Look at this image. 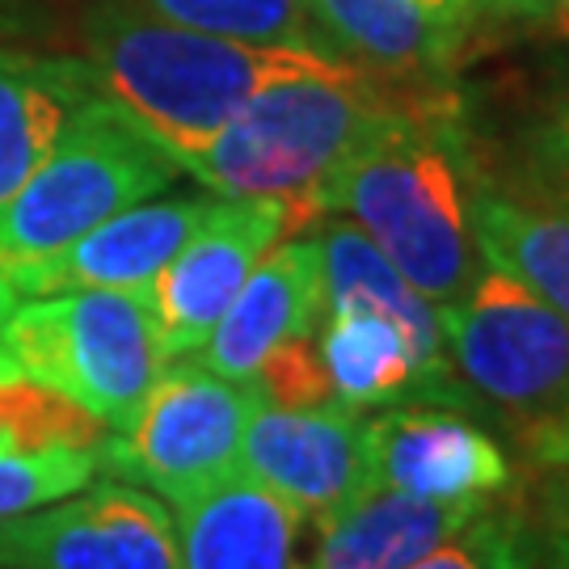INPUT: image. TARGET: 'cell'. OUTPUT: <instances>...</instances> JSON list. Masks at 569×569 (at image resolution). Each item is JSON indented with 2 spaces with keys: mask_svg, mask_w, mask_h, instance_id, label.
Masks as SVG:
<instances>
[{
  "mask_svg": "<svg viewBox=\"0 0 569 569\" xmlns=\"http://www.w3.org/2000/svg\"><path fill=\"white\" fill-rule=\"evenodd\" d=\"M321 220L326 224L317 232V241H321V274H326V312L355 308V312L388 317L406 333L413 359L427 371L435 401L465 406L468 392L448 359L439 308L388 262L359 224H350L342 216H321Z\"/></svg>",
  "mask_w": 569,
  "mask_h": 569,
  "instance_id": "cell-16",
  "label": "cell"
},
{
  "mask_svg": "<svg viewBox=\"0 0 569 569\" xmlns=\"http://www.w3.org/2000/svg\"><path fill=\"white\" fill-rule=\"evenodd\" d=\"M60 13L51 0H0V39L4 42H42L56 39Z\"/></svg>",
  "mask_w": 569,
  "mask_h": 569,
  "instance_id": "cell-26",
  "label": "cell"
},
{
  "mask_svg": "<svg viewBox=\"0 0 569 569\" xmlns=\"http://www.w3.org/2000/svg\"><path fill=\"white\" fill-rule=\"evenodd\" d=\"M515 523L552 569H569V409L515 422Z\"/></svg>",
  "mask_w": 569,
  "mask_h": 569,
  "instance_id": "cell-21",
  "label": "cell"
},
{
  "mask_svg": "<svg viewBox=\"0 0 569 569\" xmlns=\"http://www.w3.org/2000/svg\"><path fill=\"white\" fill-rule=\"evenodd\" d=\"M98 451H0V519L93 486V477L102 472Z\"/></svg>",
  "mask_w": 569,
  "mask_h": 569,
  "instance_id": "cell-23",
  "label": "cell"
},
{
  "mask_svg": "<svg viewBox=\"0 0 569 569\" xmlns=\"http://www.w3.org/2000/svg\"><path fill=\"white\" fill-rule=\"evenodd\" d=\"M371 489H397L430 502H489L515 481L507 448L465 406L397 401L367 418Z\"/></svg>",
  "mask_w": 569,
  "mask_h": 569,
  "instance_id": "cell-10",
  "label": "cell"
},
{
  "mask_svg": "<svg viewBox=\"0 0 569 569\" xmlns=\"http://www.w3.org/2000/svg\"><path fill=\"white\" fill-rule=\"evenodd\" d=\"M406 569H528V557L519 545L515 515H498V510L481 507L468 528L422 552Z\"/></svg>",
  "mask_w": 569,
  "mask_h": 569,
  "instance_id": "cell-24",
  "label": "cell"
},
{
  "mask_svg": "<svg viewBox=\"0 0 569 569\" xmlns=\"http://www.w3.org/2000/svg\"><path fill=\"white\" fill-rule=\"evenodd\" d=\"M164 507L182 569H308L300 561L308 519L241 468Z\"/></svg>",
  "mask_w": 569,
  "mask_h": 569,
  "instance_id": "cell-15",
  "label": "cell"
},
{
  "mask_svg": "<svg viewBox=\"0 0 569 569\" xmlns=\"http://www.w3.org/2000/svg\"><path fill=\"white\" fill-rule=\"evenodd\" d=\"M178 178L182 169L161 143L98 93L0 199V274L72 244L122 207L169 190Z\"/></svg>",
  "mask_w": 569,
  "mask_h": 569,
  "instance_id": "cell-4",
  "label": "cell"
},
{
  "mask_svg": "<svg viewBox=\"0 0 569 569\" xmlns=\"http://www.w3.org/2000/svg\"><path fill=\"white\" fill-rule=\"evenodd\" d=\"M253 385H258L266 406L279 409H312L333 401L317 338H296V342L274 346L253 371Z\"/></svg>",
  "mask_w": 569,
  "mask_h": 569,
  "instance_id": "cell-25",
  "label": "cell"
},
{
  "mask_svg": "<svg viewBox=\"0 0 569 569\" xmlns=\"http://www.w3.org/2000/svg\"><path fill=\"white\" fill-rule=\"evenodd\" d=\"M305 13L329 60L413 102L451 98L448 77L465 34L418 0H305Z\"/></svg>",
  "mask_w": 569,
  "mask_h": 569,
  "instance_id": "cell-13",
  "label": "cell"
},
{
  "mask_svg": "<svg viewBox=\"0 0 569 569\" xmlns=\"http://www.w3.org/2000/svg\"><path fill=\"white\" fill-rule=\"evenodd\" d=\"M468 148L456 102L392 110L326 186L312 211L342 216L406 274L435 308H448L477 283L486 258L468 216Z\"/></svg>",
  "mask_w": 569,
  "mask_h": 569,
  "instance_id": "cell-1",
  "label": "cell"
},
{
  "mask_svg": "<svg viewBox=\"0 0 569 569\" xmlns=\"http://www.w3.org/2000/svg\"><path fill=\"white\" fill-rule=\"evenodd\" d=\"M401 106L418 102L346 63L296 72L258 89L178 169L220 199H279L305 228L329 173Z\"/></svg>",
  "mask_w": 569,
  "mask_h": 569,
  "instance_id": "cell-3",
  "label": "cell"
},
{
  "mask_svg": "<svg viewBox=\"0 0 569 569\" xmlns=\"http://www.w3.org/2000/svg\"><path fill=\"white\" fill-rule=\"evenodd\" d=\"M531 34H540V39L549 42H566L569 47V0H549L545 9H540V18L528 26Z\"/></svg>",
  "mask_w": 569,
  "mask_h": 569,
  "instance_id": "cell-29",
  "label": "cell"
},
{
  "mask_svg": "<svg viewBox=\"0 0 569 569\" xmlns=\"http://www.w3.org/2000/svg\"><path fill=\"white\" fill-rule=\"evenodd\" d=\"M0 346L34 380L98 413L114 435L131 427L164 371L148 287H81L18 300L0 326Z\"/></svg>",
  "mask_w": 569,
  "mask_h": 569,
  "instance_id": "cell-5",
  "label": "cell"
},
{
  "mask_svg": "<svg viewBox=\"0 0 569 569\" xmlns=\"http://www.w3.org/2000/svg\"><path fill=\"white\" fill-rule=\"evenodd\" d=\"M0 451H9V448H4V439H0Z\"/></svg>",
  "mask_w": 569,
  "mask_h": 569,
  "instance_id": "cell-32",
  "label": "cell"
},
{
  "mask_svg": "<svg viewBox=\"0 0 569 569\" xmlns=\"http://www.w3.org/2000/svg\"><path fill=\"white\" fill-rule=\"evenodd\" d=\"M317 350L329 371L333 401L367 413L397 401H435L422 363L413 359L406 333L376 312H326L317 329Z\"/></svg>",
  "mask_w": 569,
  "mask_h": 569,
  "instance_id": "cell-20",
  "label": "cell"
},
{
  "mask_svg": "<svg viewBox=\"0 0 569 569\" xmlns=\"http://www.w3.org/2000/svg\"><path fill=\"white\" fill-rule=\"evenodd\" d=\"M262 406L253 380H228L194 355L164 363L131 427L102 443V472L178 502L241 468V439Z\"/></svg>",
  "mask_w": 569,
  "mask_h": 569,
  "instance_id": "cell-6",
  "label": "cell"
},
{
  "mask_svg": "<svg viewBox=\"0 0 569 569\" xmlns=\"http://www.w3.org/2000/svg\"><path fill=\"white\" fill-rule=\"evenodd\" d=\"M468 216L486 266L507 270L510 279L569 317V211L523 203L472 173Z\"/></svg>",
  "mask_w": 569,
  "mask_h": 569,
  "instance_id": "cell-19",
  "label": "cell"
},
{
  "mask_svg": "<svg viewBox=\"0 0 569 569\" xmlns=\"http://www.w3.org/2000/svg\"><path fill=\"white\" fill-rule=\"evenodd\" d=\"M456 376L515 422L569 409V317L486 266L456 305L439 308Z\"/></svg>",
  "mask_w": 569,
  "mask_h": 569,
  "instance_id": "cell-7",
  "label": "cell"
},
{
  "mask_svg": "<svg viewBox=\"0 0 569 569\" xmlns=\"http://www.w3.org/2000/svg\"><path fill=\"white\" fill-rule=\"evenodd\" d=\"M422 9H430L435 18H443V21H451L460 34H468L465 30V0H418Z\"/></svg>",
  "mask_w": 569,
  "mask_h": 569,
  "instance_id": "cell-30",
  "label": "cell"
},
{
  "mask_svg": "<svg viewBox=\"0 0 569 569\" xmlns=\"http://www.w3.org/2000/svg\"><path fill=\"white\" fill-rule=\"evenodd\" d=\"M81 39L98 93L122 106L173 161L211 140L258 89L338 63L317 51L186 30L122 0H93Z\"/></svg>",
  "mask_w": 569,
  "mask_h": 569,
  "instance_id": "cell-2",
  "label": "cell"
},
{
  "mask_svg": "<svg viewBox=\"0 0 569 569\" xmlns=\"http://www.w3.org/2000/svg\"><path fill=\"white\" fill-rule=\"evenodd\" d=\"M98 98L84 56H51L0 39V199Z\"/></svg>",
  "mask_w": 569,
  "mask_h": 569,
  "instance_id": "cell-17",
  "label": "cell"
},
{
  "mask_svg": "<svg viewBox=\"0 0 569 569\" xmlns=\"http://www.w3.org/2000/svg\"><path fill=\"white\" fill-rule=\"evenodd\" d=\"M367 413L350 406L279 409L258 406L241 439V472L305 515L329 523L342 507L371 489L367 468Z\"/></svg>",
  "mask_w": 569,
  "mask_h": 569,
  "instance_id": "cell-11",
  "label": "cell"
},
{
  "mask_svg": "<svg viewBox=\"0 0 569 569\" xmlns=\"http://www.w3.org/2000/svg\"><path fill=\"white\" fill-rule=\"evenodd\" d=\"M540 164L549 178H561L569 186V98L552 110L549 127L540 131Z\"/></svg>",
  "mask_w": 569,
  "mask_h": 569,
  "instance_id": "cell-28",
  "label": "cell"
},
{
  "mask_svg": "<svg viewBox=\"0 0 569 569\" xmlns=\"http://www.w3.org/2000/svg\"><path fill=\"white\" fill-rule=\"evenodd\" d=\"M489 502H430L397 489H367L329 523L308 569H406L451 540Z\"/></svg>",
  "mask_w": 569,
  "mask_h": 569,
  "instance_id": "cell-18",
  "label": "cell"
},
{
  "mask_svg": "<svg viewBox=\"0 0 569 569\" xmlns=\"http://www.w3.org/2000/svg\"><path fill=\"white\" fill-rule=\"evenodd\" d=\"M0 569H182V557L164 498L114 477L0 519Z\"/></svg>",
  "mask_w": 569,
  "mask_h": 569,
  "instance_id": "cell-8",
  "label": "cell"
},
{
  "mask_svg": "<svg viewBox=\"0 0 569 569\" xmlns=\"http://www.w3.org/2000/svg\"><path fill=\"white\" fill-rule=\"evenodd\" d=\"M549 0H465V30L477 26H523L540 18Z\"/></svg>",
  "mask_w": 569,
  "mask_h": 569,
  "instance_id": "cell-27",
  "label": "cell"
},
{
  "mask_svg": "<svg viewBox=\"0 0 569 569\" xmlns=\"http://www.w3.org/2000/svg\"><path fill=\"white\" fill-rule=\"evenodd\" d=\"M13 305H18V291L4 283V274H0V326H4V317L13 312Z\"/></svg>",
  "mask_w": 569,
  "mask_h": 569,
  "instance_id": "cell-31",
  "label": "cell"
},
{
  "mask_svg": "<svg viewBox=\"0 0 569 569\" xmlns=\"http://www.w3.org/2000/svg\"><path fill=\"white\" fill-rule=\"evenodd\" d=\"M122 4L157 21L186 26V30L326 56V47L305 13V0H122Z\"/></svg>",
  "mask_w": 569,
  "mask_h": 569,
  "instance_id": "cell-22",
  "label": "cell"
},
{
  "mask_svg": "<svg viewBox=\"0 0 569 569\" xmlns=\"http://www.w3.org/2000/svg\"><path fill=\"white\" fill-rule=\"evenodd\" d=\"M220 194L211 190H178V194H152L136 207H122L119 216L89 228L84 237L47 253L39 262H26L4 274V283L30 296H56V291H81V287H119L143 291L173 262V253L190 241V232L203 224Z\"/></svg>",
  "mask_w": 569,
  "mask_h": 569,
  "instance_id": "cell-12",
  "label": "cell"
},
{
  "mask_svg": "<svg viewBox=\"0 0 569 569\" xmlns=\"http://www.w3.org/2000/svg\"><path fill=\"white\" fill-rule=\"evenodd\" d=\"M300 232L296 211L279 199H216L203 224L148 283L164 363L199 355L207 333L224 317L232 296L253 274L270 244Z\"/></svg>",
  "mask_w": 569,
  "mask_h": 569,
  "instance_id": "cell-9",
  "label": "cell"
},
{
  "mask_svg": "<svg viewBox=\"0 0 569 569\" xmlns=\"http://www.w3.org/2000/svg\"><path fill=\"white\" fill-rule=\"evenodd\" d=\"M326 317V274L317 232H291L266 249L253 274L241 283L224 317L199 346V363L228 380H253V371L274 346L317 338Z\"/></svg>",
  "mask_w": 569,
  "mask_h": 569,
  "instance_id": "cell-14",
  "label": "cell"
}]
</instances>
